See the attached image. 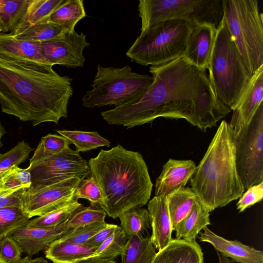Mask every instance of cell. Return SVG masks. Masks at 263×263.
Returning a JSON list of instances; mask_svg holds the SVG:
<instances>
[{"instance_id":"cell-13","label":"cell","mask_w":263,"mask_h":263,"mask_svg":"<svg viewBox=\"0 0 263 263\" xmlns=\"http://www.w3.org/2000/svg\"><path fill=\"white\" fill-rule=\"evenodd\" d=\"M89 45L85 34L73 30L64 31L55 38L41 42L40 46L42 55L51 65L76 68L84 66L83 51Z\"/></svg>"},{"instance_id":"cell-1","label":"cell","mask_w":263,"mask_h":263,"mask_svg":"<svg viewBox=\"0 0 263 263\" xmlns=\"http://www.w3.org/2000/svg\"><path fill=\"white\" fill-rule=\"evenodd\" d=\"M149 72L153 81L143 93L101 112L108 124L129 128L163 117L185 119L205 132L231 111L217 97L206 70L183 57L150 66Z\"/></svg>"},{"instance_id":"cell-27","label":"cell","mask_w":263,"mask_h":263,"mask_svg":"<svg viewBox=\"0 0 263 263\" xmlns=\"http://www.w3.org/2000/svg\"><path fill=\"white\" fill-rule=\"evenodd\" d=\"M86 16L83 0H65L49 16V20L66 31H73L78 22Z\"/></svg>"},{"instance_id":"cell-22","label":"cell","mask_w":263,"mask_h":263,"mask_svg":"<svg viewBox=\"0 0 263 263\" xmlns=\"http://www.w3.org/2000/svg\"><path fill=\"white\" fill-rule=\"evenodd\" d=\"M210 213L208 208L197 197L190 213L174 228L176 238L196 241L201 230L211 224Z\"/></svg>"},{"instance_id":"cell-6","label":"cell","mask_w":263,"mask_h":263,"mask_svg":"<svg viewBox=\"0 0 263 263\" xmlns=\"http://www.w3.org/2000/svg\"><path fill=\"white\" fill-rule=\"evenodd\" d=\"M194 25L172 20L157 23L141 32L126 55L143 66H156L182 57Z\"/></svg>"},{"instance_id":"cell-14","label":"cell","mask_w":263,"mask_h":263,"mask_svg":"<svg viewBox=\"0 0 263 263\" xmlns=\"http://www.w3.org/2000/svg\"><path fill=\"white\" fill-rule=\"evenodd\" d=\"M263 66L251 77L240 100L233 110L230 123L231 131L235 133L251 121L263 99Z\"/></svg>"},{"instance_id":"cell-39","label":"cell","mask_w":263,"mask_h":263,"mask_svg":"<svg viewBox=\"0 0 263 263\" xmlns=\"http://www.w3.org/2000/svg\"><path fill=\"white\" fill-rule=\"evenodd\" d=\"M70 142L64 137L57 134H48L41 137L39 146L45 153L58 154L69 147Z\"/></svg>"},{"instance_id":"cell-16","label":"cell","mask_w":263,"mask_h":263,"mask_svg":"<svg viewBox=\"0 0 263 263\" xmlns=\"http://www.w3.org/2000/svg\"><path fill=\"white\" fill-rule=\"evenodd\" d=\"M67 222L53 228L22 227L12 234L22 252L31 257L40 251L45 252L52 242L60 238L68 230Z\"/></svg>"},{"instance_id":"cell-38","label":"cell","mask_w":263,"mask_h":263,"mask_svg":"<svg viewBox=\"0 0 263 263\" xmlns=\"http://www.w3.org/2000/svg\"><path fill=\"white\" fill-rule=\"evenodd\" d=\"M77 199H85L90 202V205L101 206L103 197L98 184L90 176L83 179L78 186L75 193Z\"/></svg>"},{"instance_id":"cell-18","label":"cell","mask_w":263,"mask_h":263,"mask_svg":"<svg viewBox=\"0 0 263 263\" xmlns=\"http://www.w3.org/2000/svg\"><path fill=\"white\" fill-rule=\"evenodd\" d=\"M200 233V241L210 243L216 251L234 262L263 263V253L237 240H229L215 234L207 227Z\"/></svg>"},{"instance_id":"cell-17","label":"cell","mask_w":263,"mask_h":263,"mask_svg":"<svg viewBox=\"0 0 263 263\" xmlns=\"http://www.w3.org/2000/svg\"><path fill=\"white\" fill-rule=\"evenodd\" d=\"M196 167L195 162L191 160L169 159L163 165L156 181L155 196H167L185 187Z\"/></svg>"},{"instance_id":"cell-48","label":"cell","mask_w":263,"mask_h":263,"mask_svg":"<svg viewBox=\"0 0 263 263\" xmlns=\"http://www.w3.org/2000/svg\"><path fill=\"white\" fill-rule=\"evenodd\" d=\"M5 134V130L0 123V148L2 146L1 139L3 136Z\"/></svg>"},{"instance_id":"cell-28","label":"cell","mask_w":263,"mask_h":263,"mask_svg":"<svg viewBox=\"0 0 263 263\" xmlns=\"http://www.w3.org/2000/svg\"><path fill=\"white\" fill-rule=\"evenodd\" d=\"M30 0H0L2 33L11 32L25 15Z\"/></svg>"},{"instance_id":"cell-43","label":"cell","mask_w":263,"mask_h":263,"mask_svg":"<svg viewBox=\"0 0 263 263\" xmlns=\"http://www.w3.org/2000/svg\"><path fill=\"white\" fill-rule=\"evenodd\" d=\"M118 226L108 224L106 227L99 231L84 245L89 247H99L118 228Z\"/></svg>"},{"instance_id":"cell-8","label":"cell","mask_w":263,"mask_h":263,"mask_svg":"<svg viewBox=\"0 0 263 263\" xmlns=\"http://www.w3.org/2000/svg\"><path fill=\"white\" fill-rule=\"evenodd\" d=\"M153 81L152 77L133 72L128 65L117 68L98 65L92 88L82 98V104L87 108L119 106L141 95Z\"/></svg>"},{"instance_id":"cell-36","label":"cell","mask_w":263,"mask_h":263,"mask_svg":"<svg viewBox=\"0 0 263 263\" xmlns=\"http://www.w3.org/2000/svg\"><path fill=\"white\" fill-rule=\"evenodd\" d=\"M33 148L24 141L4 154L0 153V177L13 165H18L29 157Z\"/></svg>"},{"instance_id":"cell-40","label":"cell","mask_w":263,"mask_h":263,"mask_svg":"<svg viewBox=\"0 0 263 263\" xmlns=\"http://www.w3.org/2000/svg\"><path fill=\"white\" fill-rule=\"evenodd\" d=\"M22 250L12 235L0 240V256L8 263H14L21 258Z\"/></svg>"},{"instance_id":"cell-10","label":"cell","mask_w":263,"mask_h":263,"mask_svg":"<svg viewBox=\"0 0 263 263\" xmlns=\"http://www.w3.org/2000/svg\"><path fill=\"white\" fill-rule=\"evenodd\" d=\"M232 134L237 173L247 190L263 182V102L250 122Z\"/></svg>"},{"instance_id":"cell-12","label":"cell","mask_w":263,"mask_h":263,"mask_svg":"<svg viewBox=\"0 0 263 263\" xmlns=\"http://www.w3.org/2000/svg\"><path fill=\"white\" fill-rule=\"evenodd\" d=\"M82 180L73 178L48 186H30L23 189L21 201L24 213L30 219L46 214L77 199L75 193Z\"/></svg>"},{"instance_id":"cell-25","label":"cell","mask_w":263,"mask_h":263,"mask_svg":"<svg viewBox=\"0 0 263 263\" xmlns=\"http://www.w3.org/2000/svg\"><path fill=\"white\" fill-rule=\"evenodd\" d=\"M64 31L61 26L51 22L49 16L35 24L14 29L10 33L18 39L41 43L55 38Z\"/></svg>"},{"instance_id":"cell-3","label":"cell","mask_w":263,"mask_h":263,"mask_svg":"<svg viewBox=\"0 0 263 263\" xmlns=\"http://www.w3.org/2000/svg\"><path fill=\"white\" fill-rule=\"evenodd\" d=\"M88 165L100 189L106 214L116 219L124 212L142 208L148 202L153 189L148 168L142 155L118 144L101 149L90 158Z\"/></svg>"},{"instance_id":"cell-32","label":"cell","mask_w":263,"mask_h":263,"mask_svg":"<svg viewBox=\"0 0 263 263\" xmlns=\"http://www.w3.org/2000/svg\"><path fill=\"white\" fill-rule=\"evenodd\" d=\"M82 206L78 200H74L66 205L42 216L29 220L25 227L53 228L67 222L74 211Z\"/></svg>"},{"instance_id":"cell-34","label":"cell","mask_w":263,"mask_h":263,"mask_svg":"<svg viewBox=\"0 0 263 263\" xmlns=\"http://www.w3.org/2000/svg\"><path fill=\"white\" fill-rule=\"evenodd\" d=\"M105 211L99 206H83L76 209L67 222L68 229H74L96 222H105Z\"/></svg>"},{"instance_id":"cell-49","label":"cell","mask_w":263,"mask_h":263,"mask_svg":"<svg viewBox=\"0 0 263 263\" xmlns=\"http://www.w3.org/2000/svg\"><path fill=\"white\" fill-rule=\"evenodd\" d=\"M0 263H8L0 256Z\"/></svg>"},{"instance_id":"cell-23","label":"cell","mask_w":263,"mask_h":263,"mask_svg":"<svg viewBox=\"0 0 263 263\" xmlns=\"http://www.w3.org/2000/svg\"><path fill=\"white\" fill-rule=\"evenodd\" d=\"M98 248L58 239L52 242L44 253L46 258L53 263H74L90 257Z\"/></svg>"},{"instance_id":"cell-30","label":"cell","mask_w":263,"mask_h":263,"mask_svg":"<svg viewBox=\"0 0 263 263\" xmlns=\"http://www.w3.org/2000/svg\"><path fill=\"white\" fill-rule=\"evenodd\" d=\"M118 218L121 227L127 239L132 236H142L148 228H150L148 211L144 208L130 209L121 214Z\"/></svg>"},{"instance_id":"cell-9","label":"cell","mask_w":263,"mask_h":263,"mask_svg":"<svg viewBox=\"0 0 263 263\" xmlns=\"http://www.w3.org/2000/svg\"><path fill=\"white\" fill-rule=\"evenodd\" d=\"M141 32L162 22L179 20L194 26L210 24L217 28L223 16V0H140Z\"/></svg>"},{"instance_id":"cell-44","label":"cell","mask_w":263,"mask_h":263,"mask_svg":"<svg viewBox=\"0 0 263 263\" xmlns=\"http://www.w3.org/2000/svg\"><path fill=\"white\" fill-rule=\"evenodd\" d=\"M23 190H19L10 196L0 193V208L10 206H21V197Z\"/></svg>"},{"instance_id":"cell-33","label":"cell","mask_w":263,"mask_h":263,"mask_svg":"<svg viewBox=\"0 0 263 263\" xmlns=\"http://www.w3.org/2000/svg\"><path fill=\"white\" fill-rule=\"evenodd\" d=\"M29 219L20 206L0 208V240L26 225Z\"/></svg>"},{"instance_id":"cell-20","label":"cell","mask_w":263,"mask_h":263,"mask_svg":"<svg viewBox=\"0 0 263 263\" xmlns=\"http://www.w3.org/2000/svg\"><path fill=\"white\" fill-rule=\"evenodd\" d=\"M150 225L152 229L151 239L155 249L165 247L173 239V228L168 210L167 196H154L148 202Z\"/></svg>"},{"instance_id":"cell-29","label":"cell","mask_w":263,"mask_h":263,"mask_svg":"<svg viewBox=\"0 0 263 263\" xmlns=\"http://www.w3.org/2000/svg\"><path fill=\"white\" fill-rule=\"evenodd\" d=\"M60 135L67 139L76 147V151L84 152L99 147H109L110 142L97 132L57 130Z\"/></svg>"},{"instance_id":"cell-35","label":"cell","mask_w":263,"mask_h":263,"mask_svg":"<svg viewBox=\"0 0 263 263\" xmlns=\"http://www.w3.org/2000/svg\"><path fill=\"white\" fill-rule=\"evenodd\" d=\"M127 240L126 235L118 226L114 232L97 249L90 257L110 258L114 259L122 254Z\"/></svg>"},{"instance_id":"cell-26","label":"cell","mask_w":263,"mask_h":263,"mask_svg":"<svg viewBox=\"0 0 263 263\" xmlns=\"http://www.w3.org/2000/svg\"><path fill=\"white\" fill-rule=\"evenodd\" d=\"M173 231L191 211L197 196L191 187H184L167 196Z\"/></svg>"},{"instance_id":"cell-41","label":"cell","mask_w":263,"mask_h":263,"mask_svg":"<svg viewBox=\"0 0 263 263\" xmlns=\"http://www.w3.org/2000/svg\"><path fill=\"white\" fill-rule=\"evenodd\" d=\"M263 198V182L254 185L247 190L239 197L236 204L239 213L262 200Z\"/></svg>"},{"instance_id":"cell-5","label":"cell","mask_w":263,"mask_h":263,"mask_svg":"<svg viewBox=\"0 0 263 263\" xmlns=\"http://www.w3.org/2000/svg\"><path fill=\"white\" fill-rule=\"evenodd\" d=\"M208 70L217 97L231 110H234L251 77L229 30L224 15L217 28Z\"/></svg>"},{"instance_id":"cell-46","label":"cell","mask_w":263,"mask_h":263,"mask_svg":"<svg viewBox=\"0 0 263 263\" xmlns=\"http://www.w3.org/2000/svg\"><path fill=\"white\" fill-rule=\"evenodd\" d=\"M14 263H48V262L43 257L32 259L30 257L26 256Z\"/></svg>"},{"instance_id":"cell-45","label":"cell","mask_w":263,"mask_h":263,"mask_svg":"<svg viewBox=\"0 0 263 263\" xmlns=\"http://www.w3.org/2000/svg\"><path fill=\"white\" fill-rule=\"evenodd\" d=\"M74 263H116V261L110 258L89 257Z\"/></svg>"},{"instance_id":"cell-42","label":"cell","mask_w":263,"mask_h":263,"mask_svg":"<svg viewBox=\"0 0 263 263\" xmlns=\"http://www.w3.org/2000/svg\"><path fill=\"white\" fill-rule=\"evenodd\" d=\"M17 167L13 165L0 177V193L10 196L19 190L27 189L15 175Z\"/></svg>"},{"instance_id":"cell-2","label":"cell","mask_w":263,"mask_h":263,"mask_svg":"<svg viewBox=\"0 0 263 263\" xmlns=\"http://www.w3.org/2000/svg\"><path fill=\"white\" fill-rule=\"evenodd\" d=\"M72 81L57 73L51 65L0 58L2 111L33 126L47 122L58 124L61 118L67 117Z\"/></svg>"},{"instance_id":"cell-24","label":"cell","mask_w":263,"mask_h":263,"mask_svg":"<svg viewBox=\"0 0 263 263\" xmlns=\"http://www.w3.org/2000/svg\"><path fill=\"white\" fill-rule=\"evenodd\" d=\"M156 253L151 237L132 236L124 247L121 263H152Z\"/></svg>"},{"instance_id":"cell-7","label":"cell","mask_w":263,"mask_h":263,"mask_svg":"<svg viewBox=\"0 0 263 263\" xmlns=\"http://www.w3.org/2000/svg\"><path fill=\"white\" fill-rule=\"evenodd\" d=\"M229 30L252 77L263 66V16L257 0H223Z\"/></svg>"},{"instance_id":"cell-19","label":"cell","mask_w":263,"mask_h":263,"mask_svg":"<svg viewBox=\"0 0 263 263\" xmlns=\"http://www.w3.org/2000/svg\"><path fill=\"white\" fill-rule=\"evenodd\" d=\"M40 44V42L18 39L10 33H0V58L28 64L51 65L42 55Z\"/></svg>"},{"instance_id":"cell-4","label":"cell","mask_w":263,"mask_h":263,"mask_svg":"<svg viewBox=\"0 0 263 263\" xmlns=\"http://www.w3.org/2000/svg\"><path fill=\"white\" fill-rule=\"evenodd\" d=\"M192 189L210 212L239 198L245 188L237 173L233 135L221 122L190 179Z\"/></svg>"},{"instance_id":"cell-31","label":"cell","mask_w":263,"mask_h":263,"mask_svg":"<svg viewBox=\"0 0 263 263\" xmlns=\"http://www.w3.org/2000/svg\"><path fill=\"white\" fill-rule=\"evenodd\" d=\"M65 0H30L23 17L14 29L35 24L47 17Z\"/></svg>"},{"instance_id":"cell-47","label":"cell","mask_w":263,"mask_h":263,"mask_svg":"<svg viewBox=\"0 0 263 263\" xmlns=\"http://www.w3.org/2000/svg\"><path fill=\"white\" fill-rule=\"evenodd\" d=\"M219 259L218 263H234V262L229 258L224 256L219 253H217Z\"/></svg>"},{"instance_id":"cell-37","label":"cell","mask_w":263,"mask_h":263,"mask_svg":"<svg viewBox=\"0 0 263 263\" xmlns=\"http://www.w3.org/2000/svg\"><path fill=\"white\" fill-rule=\"evenodd\" d=\"M106 222H96L74 229L68 230L59 239L77 244L84 245L87 240L107 226Z\"/></svg>"},{"instance_id":"cell-50","label":"cell","mask_w":263,"mask_h":263,"mask_svg":"<svg viewBox=\"0 0 263 263\" xmlns=\"http://www.w3.org/2000/svg\"><path fill=\"white\" fill-rule=\"evenodd\" d=\"M2 28H1V24H0V33H2Z\"/></svg>"},{"instance_id":"cell-21","label":"cell","mask_w":263,"mask_h":263,"mask_svg":"<svg viewBox=\"0 0 263 263\" xmlns=\"http://www.w3.org/2000/svg\"><path fill=\"white\" fill-rule=\"evenodd\" d=\"M152 263H203V254L196 241L175 238L156 253Z\"/></svg>"},{"instance_id":"cell-11","label":"cell","mask_w":263,"mask_h":263,"mask_svg":"<svg viewBox=\"0 0 263 263\" xmlns=\"http://www.w3.org/2000/svg\"><path fill=\"white\" fill-rule=\"evenodd\" d=\"M27 168L31 175V186H44L62 181L90 176L88 162L70 147L58 154L44 152L37 145Z\"/></svg>"},{"instance_id":"cell-15","label":"cell","mask_w":263,"mask_h":263,"mask_svg":"<svg viewBox=\"0 0 263 263\" xmlns=\"http://www.w3.org/2000/svg\"><path fill=\"white\" fill-rule=\"evenodd\" d=\"M217 28L210 24L194 27L187 41L182 57L197 67L209 69Z\"/></svg>"}]
</instances>
